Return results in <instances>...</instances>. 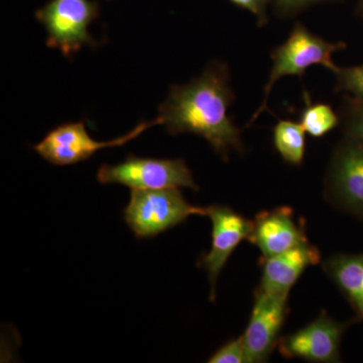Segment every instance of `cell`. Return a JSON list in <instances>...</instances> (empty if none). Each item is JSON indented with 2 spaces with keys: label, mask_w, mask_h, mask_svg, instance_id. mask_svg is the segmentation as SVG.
<instances>
[{
  "label": "cell",
  "mask_w": 363,
  "mask_h": 363,
  "mask_svg": "<svg viewBox=\"0 0 363 363\" xmlns=\"http://www.w3.org/2000/svg\"><path fill=\"white\" fill-rule=\"evenodd\" d=\"M235 99L230 72L224 62L213 61L187 84L172 85L159 107V117L172 135L192 133L206 140L222 160L245 152L241 131L228 116Z\"/></svg>",
  "instance_id": "cell-1"
},
{
  "label": "cell",
  "mask_w": 363,
  "mask_h": 363,
  "mask_svg": "<svg viewBox=\"0 0 363 363\" xmlns=\"http://www.w3.org/2000/svg\"><path fill=\"white\" fill-rule=\"evenodd\" d=\"M345 48L344 42H328L310 32L303 23H296L288 40L272 50V67L264 89L262 104L250 123L252 124L267 108L269 96L277 81L286 76L301 77L308 68L314 65L323 66L335 73L339 67L334 64L333 55Z\"/></svg>",
  "instance_id": "cell-2"
},
{
  "label": "cell",
  "mask_w": 363,
  "mask_h": 363,
  "mask_svg": "<svg viewBox=\"0 0 363 363\" xmlns=\"http://www.w3.org/2000/svg\"><path fill=\"white\" fill-rule=\"evenodd\" d=\"M192 215L206 216V208L186 201L178 188L133 189L123 217L138 240L152 238L187 220Z\"/></svg>",
  "instance_id": "cell-3"
},
{
  "label": "cell",
  "mask_w": 363,
  "mask_h": 363,
  "mask_svg": "<svg viewBox=\"0 0 363 363\" xmlns=\"http://www.w3.org/2000/svg\"><path fill=\"white\" fill-rule=\"evenodd\" d=\"M102 185L118 184L136 190L189 188L198 191L192 172L182 159H152L130 155L116 164H102L97 171Z\"/></svg>",
  "instance_id": "cell-4"
},
{
  "label": "cell",
  "mask_w": 363,
  "mask_h": 363,
  "mask_svg": "<svg viewBox=\"0 0 363 363\" xmlns=\"http://www.w3.org/2000/svg\"><path fill=\"white\" fill-rule=\"evenodd\" d=\"M98 13V4L91 0H50L35 18L47 32L48 47L71 58L84 45H99L88 30Z\"/></svg>",
  "instance_id": "cell-5"
},
{
  "label": "cell",
  "mask_w": 363,
  "mask_h": 363,
  "mask_svg": "<svg viewBox=\"0 0 363 363\" xmlns=\"http://www.w3.org/2000/svg\"><path fill=\"white\" fill-rule=\"evenodd\" d=\"M157 124H162V119L159 116L152 121H143L121 138L108 142H98L91 138L83 121L67 123L48 133L38 145H33V150L50 164L70 166L87 161L99 150L121 147Z\"/></svg>",
  "instance_id": "cell-6"
},
{
  "label": "cell",
  "mask_w": 363,
  "mask_h": 363,
  "mask_svg": "<svg viewBox=\"0 0 363 363\" xmlns=\"http://www.w3.org/2000/svg\"><path fill=\"white\" fill-rule=\"evenodd\" d=\"M206 216L212 223L211 250L202 255L198 266L206 269L211 291L210 300L216 297V281L229 257L243 240H250L253 221L223 205L206 207Z\"/></svg>",
  "instance_id": "cell-7"
},
{
  "label": "cell",
  "mask_w": 363,
  "mask_h": 363,
  "mask_svg": "<svg viewBox=\"0 0 363 363\" xmlns=\"http://www.w3.org/2000/svg\"><path fill=\"white\" fill-rule=\"evenodd\" d=\"M326 192L339 206L363 215L362 143L344 136L329 164Z\"/></svg>",
  "instance_id": "cell-8"
},
{
  "label": "cell",
  "mask_w": 363,
  "mask_h": 363,
  "mask_svg": "<svg viewBox=\"0 0 363 363\" xmlns=\"http://www.w3.org/2000/svg\"><path fill=\"white\" fill-rule=\"evenodd\" d=\"M289 297H279L257 288L250 322L242 334L250 363L266 362L279 342L288 316Z\"/></svg>",
  "instance_id": "cell-9"
},
{
  "label": "cell",
  "mask_w": 363,
  "mask_h": 363,
  "mask_svg": "<svg viewBox=\"0 0 363 363\" xmlns=\"http://www.w3.org/2000/svg\"><path fill=\"white\" fill-rule=\"evenodd\" d=\"M347 325L322 312L303 328L279 339V352L288 359L298 358L311 362H340V343Z\"/></svg>",
  "instance_id": "cell-10"
},
{
  "label": "cell",
  "mask_w": 363,
  "mask_h": 363,
  "mask_svg": "<svg viewBox=\"0 0 363 363\" xmlns=\"http://www.w3.org/2000/svg\"><path fill=\"white\" fill-rule=\"evenodd\" d=\"M250 242L259 247L262 259L274 257L309 242L303 222L296 220L290 207L262 211L253 219Z\"/></svg>",
  "instance_id": "cell-11"
},
{
  "label": "cell",
  "mask_w": 363,
  "mask_h": 363,
  "mask_svg": "<svg viewBox=\"0 0 363 363\" xmlns=\"http://www.w3.org/2000/svg\"><path fill=\"white\" fill-rule=\"evenodd\" d=\"M321 260L320 250L309 242L274 257L262 259V276L259 289L271 295L289 297L291 289L303 272Z\"/></svg>",
  "instance_id": "cell-12"
},
{
  "label": "cell",
  "mask_w": 363,
  "mask_h": 363,
  "mask_svg": "<svg viewBox=\"0 0 363 363\" xmlns=\"http://www.w3.org/2000/svg\"><path fill=\"white\" fill-rule=\"evenodd\" d=\"M324 271L363 320V253L337 255L327 259Z\"/></svg>",
  "instance_id": "cell-13"
},
{
  "label": "cell",
  "mask_w": 363,
  "mask_h": 363,
  "mask_svg": "<svg viewBox=\"0 0 363 363\" xmlns=\"http://www.w3.org/2000/svg\"><path fill=\"white\" fill-rule=\"evenodd\" d=\"M274 149L286 164L301 166L306 154V131L302 124L279 119L272 130Z\"/></svg>",
  "instance_id": "cell-14"
},
{
  "label": "cell",
  "mask_w": 363,
  "mask_h": 363,
  "mask_svg": "<svg viewBox=\"0 0 363 363\" xmlns=\"http://www.w3.org/2000/svg\"><path fill=\"white\" fill-rule=\"evenodd\" d=\"M306 106L301 113L300 123L310 136L322 138L331 133L340 124V116L326 104H312L309 95L305 93Z\"/></svg>",
  "instance_id": "cell-15"
},
{
  "label": "cell",
  "mask_w": 363,
  "mask_h": 363,
  "mask_svg": "<svg viewBox=\"0 0 363 363\" xmlns=\"http://www.w3.org/2000/svg\"><path fill=\"white\" fill-rule=\"evenodd\" d=\"M344 136L363 143V100L348 96L340 109Z\"/></svg>",
  "instance_id": "cell-16"
},
{
  "label": "cell",
  "mask_w": 363,
  "mask_h": 363,
  "mask_svg": "<svg viewBox=\"0 0 363 363\" xmlns=\"http://www.w3.org/2000/svg\"><path fill=\"white\" fill-rule=\"evenodd\" d=\"M336 91L363 100V65L345 67L335 72Z\"/></svg>",
  "instance_id": "cell-17"
},
{
  "label": "cell",
  "mask_w": 363,
  "mask_h": 363,
  "mask_svg": "<svg viewBox=\"0 0 363 363\" xmlns=\"http://www.w3.org/2000/svg\"><path fill=\"white\" fill-rule=\"evenodd\" d=\"M209 363H250L242 335L234 338L215 351L208 359Z\"/></svg>",
  "instance_id": "cell-18"
},
{
  "label": "cell",
  "mask_w": 363,
  "mask_h": 363,
  "mask_svg": "<svg viewBox=\"0 0 363 363\" xmlns=\"http://www.w3.org/2000/svg\"><path fill=\"white\" fill-rule=\"evenodd\" d=\"M323 1H329V0H271V4H274V9L279 16L289 18L313 4Z\"/></svg>",
  "instance_id": "cell-19"
},
{
  "label": "cell",
  "mask_w": 363,
  "mask_h": 363,
  "mask_svg": "<svg viewBox=\"0 0 363 363\" xmlns=\"http://www.w3.org/2000/svg\"><path fill=\"white\" fill-rule=\"evenodd\" d=\"M236 6L247 9L257 18L259 26H264L267 23V6L271 0H229Z\"/></svg>",
  "instance_id": "cell-20"
},
{
  "label": "cell",
  "mask_w": 363,
  "mask_h": 363,
  "mask_svg": "<svg viewBox=\"0 0 363 363\" xmlns=\"http://www.w3.org/2000/svg\"><path fill=\"white\" fill-rule=\"evenodd\" d=\"M357 11L363 16V0H358Z\"/></svg>",
  "instance_id": "cell-21"
}]
</instances>
